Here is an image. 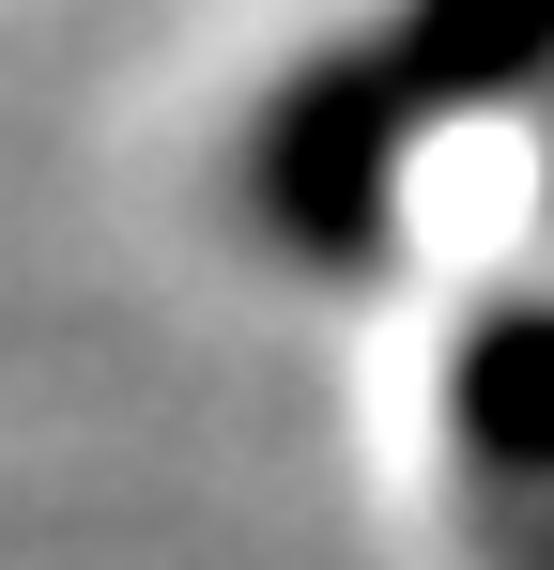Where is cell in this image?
Segmentation results:
<instances>
[{"label": "cell", "mask_w": 554, "mask_h": 570, "mask_svg": "<svg viewBox=\"0 0 554 570\" xmlns=\"http://www.w3.org/2000/svg\"><path fill=\"white\" fill-rule=\"evenodd\" d=\"M432 108H416V78L385 62V47H355V62H308L293 94H277L263 124V200L277 232L308 247V263H369L385 247V186H400V139H416Z\"/></svg>", "instance_id": "cell-1"}, {"label": "cell", "mask_w": 554, "mask_h": 570, "mask_svg": "<svg viewBox=\"0 0 554 570\" xmlns=\"http://www.w3.org/2000/svg\"><path fill=\"white\" fill-rule=\"evenodd\" d=\"M447 416H462V463L493 478L508 509H554V293L477 308V340L447 371Z\"/></svg>", "instance_id": "cell-2"}, {"label": "cell", "mask_w": 554, "mask_h": 570, "mask_svg": "<svg viewBox=\"0 0 554 570\" xmlns=\"http://www.w3.org/2000/svg\"><path fill=\"white\" fill-rule=\"evenodd\" d=\"M416 108H524L554 94V0H400V47H385Z\"/></svg>", "instance_id": "cell-3"}]
</instances>
